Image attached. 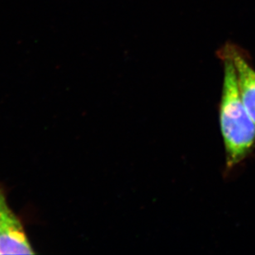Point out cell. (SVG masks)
<instances>
[{
  "label": "cell",
  "instance_id": "cell-1",
  "mask_svg": "<svg viewBox=\"0 0 255 255\" xmlns=\"http://www.w3.org/2000/svg\"><path fill=\"white\" fill-rule=\"evenodd\" d=\"M224 80L219 105V122L227 169L241 164L255 148V124L241 99L232 60L222 56Z\"/></svg>",
  "mask_w": 255,
  "mask_h": 255
},
{
  "label": "cell",
  "instance_id": "cell-2",
  "mask_svg": "<svg viewBox=\"0 0 255 255\" xmlns=\"http://www.w3.org/2000/svg\"><path fill=\"white\" fill-rule=\"evenodd\" d=\"M24 229L0 188V255H32Z\"/></svg>",
  "mask_w": 255,
  "mask_h": 255
},
{
  "label": "cell",
  "instance_id": "cell-3",
  "mask_svg": "<svg viewBox=\"0 0 255 255\" xmlns=\"http://www.w3.org/2000/svg\"><path fill=\"white\" fill-rule=\"evenodd\" d=\"M222 56H228L233 62L241 99L255 124V69L246 56L234 46L226 47Z\"/></svg>",
  "mask_w": 255,
  "mask_h": 255
}]
</instances>
